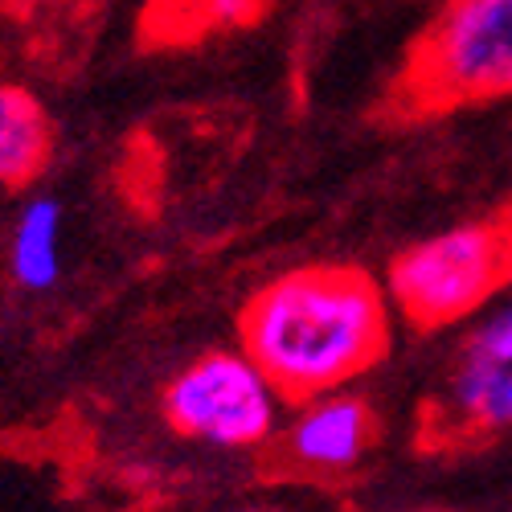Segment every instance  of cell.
I'll list each match as a JSON object with an SVG mask.
<instances>
[{
	"instance_id": "obj_1",
	"label": "cell",
	"mask_w": 512,
	"mask_h": 512,
	"mask_svg": "<svg viewBox=\"0 0 512 512\" xmlns=\"http://www.w3.org/2000/svg\"><path fill=\"white\" fill-rule=\"evenodd\" d=\"M390 345V291L345 263L283 271L238 312V349L295 406L345 390L386 361Z\"/></svg>"
},
{
	"instance_id": "obj_2",
	"label": "cell",
	"mask_w": 512,
	"mask_h": 512,
	"mask_svg": "<svg viewBox=\"0 0 512 512\" xmlns=\"http://www.w3.org/2000/svg\"><path fill=\"white\" fill-rule=\"evenodd\" d=\"M512 99V0H443L386 91L394 123L443 119Z\"/></svg>"
},
{
	"instance_id": "obj_3",
	"label": "cell",
	"mask_w": 512,
	"mask_h": 512,
	"mask_svg": "<svg viewBox=\"0 0 512 512\" xmlns=\"http://www.w3.org/2000/svg\"><path fill=\"white\" fill-rule=\"evenodd\" d=\"M386 291L406 324L451 328L512 291V205L480 213L394 254Z\"/></svg>"
},
{
	"instance_id": "obj_4",
	"label": "cell",
	"mask_w": 512,
	"mask_h": 512,
	"mask_svg": "<svg viewBox=\"0 0 512 512\" xmlns=\"http://www.w3.org/2000/svg\"><path fill=\"white\" fill-rule=\"evenodd\" d=\"M283 394L242 349H213L164 386L160 410L181 439L242 451L275 435Z\"/></svg>"
},
{
	"instance_id": "obj_5",
	"label": "cell",
	"mask_w": 512,
	"mask_h": 512,
	"mask_svg": "<svg viewBox=\"0 0 512 512\" xmlns=\"http://www.w3.org/2000/svg\"><path fill=\"white\" fill-rule=\"evenodd\" d=\"M381 422L365 398L349 394H324L300 402V414L283 431V455L312 476H336L357 467L369 447L377 443Z\"/></svg>"
},
{
	"instance_id": "obj_6",
	"label": "cell",
	"mask_w": 512,
	"mask_h": 512,
	"mask_svg": "<svg viewBox=\"0 0 512 512\" xmlns=\"http://www.w3.org/2000/svg\"><path fill=\"white\" fill-rule=\"evenodd\" d=\"M512 431V365L459 361L439 406H431L435 447H484Z\"/></svg>"
},
{
	"instance_id": "obj_7",
	"label": "cell",
	"mask_w": 512,
	"mask_h": 512,
	"mask_svg": "<svg viewBox=\"0 0 512 512\" xmlns=\"http://www.w3.org/2000/svg\"><path fill=\"white\" fill-rule=\"evenodd\" d=\"M54 156V123L41 99L0 82V189H29Z\"/></svg>"
},
{
	"instance_id": "obj_8",
	"label": "cell",
	"mask_w": 512,
	"mask_h": 512,
	"mask_svg": "<svg viewBox=\"0 0 512 512\" xmlns=\"http://www.w3.org/2000/svg\"><path fill=\"white\" fill-rule=\"evenodd\" d=\"M58 230H62V209L54 197H29L13 222L9 242V267L13 279L25 291H50L58 283Z\"/></svg>"
},
{
	"instance_id": "obj_9",
	"label": "cell",
	"mask_w": 512,
	"mask_h": 512,
	"mask_svg": "<svg viewBox=\"0 0 512 512\" xmlns=\"http://www.w3.org/2000/svg\"><path fill=\"white\" fill-rule=\"evenodd\" d=\"M459 361H476V365H512V308L496 312L488 324H480L472 336H467Z\"/></svg>"
},
{
	"instance_id": "obj_10",
	"label": "cell",
	"mask_w": 512,
	"mask_h": 512,
	"mask_svg": "<svg viewBox=\"0 0 512 512\" xmlns=\"http://www.w3.org/2000/svg\"><path fill=\"white\" fill-rule=\"evenodd\" d=\"M46 5H54V0H0V9H9V13H17V17H29V13L46 9Z\"/></svg>"
},
{
	"instance_id": "obj_11",
	"label": "cell",
	"mask_w": 512,
	"mask_h": 512,
	"mask_svg": "<svg viewBox=\"0 0 512 512\" xmlns=\"http://www.w3.org/2000/svg\"><path fill=\"white\" fill-rule=\"evenodd\" d=\"M218 512H267V508H218Z\"/></svg>"
},
{
	"instance_id": "obj_12",
	"label": "cell",
	"mask_w": 512,
	"mask_h": 512,
	"mask_svg": "<svg viewBox=\"0 0 512 512\" xmlns=\"http://www.w3.org/2000/svg\"><path fill=\"white\" fill-rule=\"evenodd\" d=\"M422 512H443V508H422Z\"/></svg>"
}]
</instances>
